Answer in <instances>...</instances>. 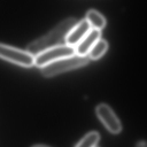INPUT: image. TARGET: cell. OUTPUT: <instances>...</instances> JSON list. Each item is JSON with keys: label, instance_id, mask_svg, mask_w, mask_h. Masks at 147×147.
<instances>
[{"label": "cell", "instance_id": "8", "mask_svg": "<svg viewBox=\"0 0 147 147\" xmlns=\"http://www.w3.org/2000/svg\"><path fill=\"white\" fill-rule=\"evenodd\" d=\"M86 20L88 21L92 29L100 30L106 25V20L104 17L95 10H90L86 14Z\"/></svg>", "mask_w": 147, "mask_h": 147}, {"label": "cell", "instance_id": "4", "mask_svg": "<svg viewBox=\"0 0 147 147\" xmlns=\"http://www.w3.org/2000/svg\"><path fill=\"white\" fill-rule=\"evenodd\" d=\"M75 54V47L66 44L48 49L34 57V65L41 68L60 59Z\"/></svg>", "mask_w": 147, "mask_h": 147}, {"label": "cell", "instance_id": "13", "mask_svg": "<svg viewBox=\"0 0 147 147\" xmlns=\"http://www.w3.org/2000/svg\"><path fill=\"white\" fill-rule=\"evenodd\" d=\"M96 147H98V146H96Z\"/></svg>", "mask_w": 147, "mask_h": 147}, {"label": "cell", "instance_id": "7", "mask_svg": "<svg viewBox=\"0 0 147 147\" xmlns=\"http://www.w3.org/2000/svg\"><path fill=\"white\" fill-rule=\"evenodd\" d=\"M100 30L91 28L85 37L75 47V54L82 56H87L94 45L100 39Z\"/></svg>", "mask_w": 147, "mask_h": 147}, {"label": "cell", "instance_id": "1", "mask_svg": "<svg viewBox=\"0 0 147 147\" xmlns=\"http://www.w3.org/2000/svg\"><path fill=\"white\" fill-rule=\"evenodd\" d=\"M77 23L74 18L63 20L48 33L29 43L26 51L35 57L48 49L65 44L68 33Z\"/></svg>", "mask_w": 147, "mask_h": 147}, {"label": "cell", "instance_id": "9", "mask_svg": "<svg viewBox=\"0 0 147 147\" xmlns=\"http://www.w3.org/2000/svg\"><path fill=\"white\" fill-rule=\"evenodd\" d=\"M108 48V43L103 39L98 40L92 47L88 53L89 57L92 60H97L100 58L106 52Z\"/></svg>", "mask_w": 147, "mask_h": 147}, {"label": "cell", "instance_id": "12", "mask_svg": "<svg viewBox=\"0 0 147 147\" xmlns=\"http://www.w3.org/2000/svg\"><path fill=\"white\" fill-rule=\"evenodd\" d=\"M32 147H50V146L45 145H36L34 146H33Z\"/></svg>", "mask_w": 147, "mask_h": 147}, {"label": "cell", "instance_id": "5", "mask_svg": "<svg viewBox=\"0 0 147 147\" xmlns=\"http://www.w3.org/2000/svg\"><path fill=\"white\" fill-rule=\"evenodd\" d=\"M96 113L107 129L113 134L119 133L122 129L121 124L111 108L106 104H100L96 109Z\"/></svg>", "mask_w": 147, "mask_h": 147}, {"label": "cell", "instance_id": "11", "mask_svg": "<svg viewBox=\"0 0 147 147\" xmlns=\"http://www.w3.org/2000/svg\"><path fill=\"white\" fill-rule=\"evenodd\" d=\"M136 147H147V142L145 141H140L137 143Z\"/></svg>", "mask_w": 147, "mask_h": 147}, {"label": "cell", "instance_id": "2", "mask_svg": "<svg viewBox=\"0 0 147 147\" xmlns=\"http://www.w3.org/2000/svg\"><path fill=\"white\" fill-rule=\"evenodd\" d=\"M88 63L87 56H82L75 54L72 56L60 59L41 68V73L46 78H50L57 75L76 69Z\"/></svg>", "mask_w": 147, "mask_h": 147}, {"label": "cell", "instance_id": "10", "mask_svg": "<svg viewBox=\"0 0 147 147\" xmlns=\"http://www.w3.org/2000/svg\"><path fill=\"white\" fill-rule=\"evenodd\" d=\"M99 140V134L92 131L84 136L75 147H96Z\"/></svg>", "mask_w": 147, "mask_h": 147}, {"label": "cell", "instance_id": "6", "mask_svg": "<svg viewBox=\"0 0 147 147\" xmlns=\"http://www.w3.org/2000/svg\"><path fill=\"white\" fill-rule=\"evenodd\" d=\"M91 29V27L88 21L86 19L82 20L77 23L69 32L66 38L65 44L75 47Z\"/></svg>", "mask_w": 147, "mask_h": 147}, {"label": "cell", "instance_id": "3", "mask_svg": "<svg viewBox=\"0 0 147 147\" xmlns=\"http://www.w3.org/2000/svg\"><path fill=\"white\" fill-rule=\"evenodd\" d=\"M0 59L22 67L30 68L34 65V56L26 50L0 43Z\"/></svg>", "mask_w": 147, "mask_h": 147}]
</instances>
